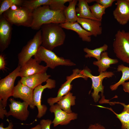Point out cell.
I'll use <instances>...</instances> for the list:
<instances>
[{"label":"cell","instance_id":"obj_1","mask_svg":"<svg viewBox=\"0 0 129 129\" xmlns=\"http://www.w3.org/2000/svg\"><path fill=\"white\" fill-rule=\"evenodd\" d=\"M40 29L42 31L41 46L44 48L52 51L55 48L64 44L66 35L59 23L44 24Z\"/></svg>","mask_w":129,"mask_h":129},{"label":"cell","instance_id":"obj_2","mask_svg":"<svg viewBox=\"0 0 129 129\" xmlns=\"http://www.w3.org/2000/svg\"><path fill=\"white\" fill-rule=\"evenodd\" d=\"M63 11L52 10L48 5L39 7L33 12V19L31 28L34 30H39L44 24L65 22V19Z\"/></svg>","mask_w":129,"mask_h":129},{"label":"cell","instance_id":"obj_3","mask_svg":"<svg viewBox=\"0 0 129 129\" xmlns=\"http://www.w3.org/2000/svg\"><path fill=\"white\" fill-rule=\"evenodd\" d=\"M34 58L39 64L42 61L46 64V66L52 69L59 65L72 66L76 65L70 59L57 56L54 53L41 46L34 56Z\"/></svg>","mask_w":129,"mask_h":129},{"label":"cell","instance_id":"obj_4","mask_svg":"<svg viewBox=\"0 0 129 129\" xmlns=\"http://www.w3.org/2000/svg\"><path fill=\"white\" fill-rule=\"evenodd\" d=\"M2 14L12 25L31 27L32 24L33 12L23 6H19L18 9L15 11L10 9Z\"/></svg>","mask_w":129,"mask_h":129},{"label":"cell","instance_id":"obj_5","mask_svg":"<svg viewBox=\"0 0 129 129\" xmlns=\"http://www.w3.org/2000/svg\"><path fill=\"white\" fill-rule=\"evenodd\" d=\"M115 38L113 43L114 53L119 59L129 64V32L119 30Z\"/></svg>","mask_w":129,"mask_h":129},{"label":"cell","instance_id":"obj_6","mask_svg":"<svg viewBox=\"0 0 129 129\" xmlns=\"http://www.w3.org/2000/svg\"><path fill=\"white\" fill-rule=\"evenodd\" d=\"M42 43V31L39 30L32 38L28 41L18 54V65H23L36 54Z\"/></svg>","mask_w":129,"mask_h":129},{"label":"cell","instance_id":"obj_7","mask_svg":"<svg viewBox=\"0 0 129 129\" xmlns=\"http://www.w3.org/2000/svg\"><path fill=\"white\" fill-rule=\"evenodd\" d=\"M21 66L18 65L12 71L0 80V100L4 108L6 106L9 98L12 96L15 86V80L19 76Z\"/></svg>","mask_w":129,"mask_h":129},{"label":"cell","instance_id":"obj_8","mask_svg":"<svg viewBox=\"0 0 129 129\" xmlns=\"http://www.w3.org/2000/svg\"><path fill=\"white\" fill-rule=\"evenodd\" d=\"M81 73L87 79L88 78L91 79V89H93V91L91 93V96L95 102H97L100 97L99 94V92H101V96H103L104 86L102 85V81L106 78L112 77L114 75V73L111 71H106L99 73L98 76H95L91 74V71L87 68L81 70Z\"/></svg>","mask_w":129,"mask_h":129},{"label":"cell","instance_id":"obj_9","mask_svg":"<svg viewBox=\"0 0 129 129\" xmlns=\"http://www.w3.org/2000/svg\"><path fill=\"white\" fill-rule=\"evenodd\" d=\"M46 82L45 85H39L33 90V102L35 106H36L38 109V113L37 117L38 118H40L45 114L48 109L46 105L41 104L42 92L46 88L51 89L55 88L56 86V81L54 79L49 78Z\"/></svg>","mask_w":129,"mask_h":129},{"label":"cell","instance_id":"obj_10","mask_svg":"<svg viewBox=\"0 0 129 129\" xmlns=\"http://www.w3.org/2000/svg\"><path fill=\"white\" fill-rule=\"evenodd\" d=\"M9 100L10 102L9 105L10 110L6 116H12L21 121H26L30 113L28 109V104L25 101L21 102L16 101L14 98H10Z\"/></svg>","mask_w":129,"mask_h":129},{"label":"cell","instance_id":"obj_11","mask_svg":"<svg viewBox=\"0 0 129 129\" xmlns=\"http://www.w3.org/2000/svg\"><path fill=\"white\" fill-rule=\"evenodd\" d=\"M49 111L54 114V118L52 123L54 127L59 125H67L71 121L76 119L77 118V113L72 112L67 113L62 109L57 103L50 106Z\"/></svg>","mask_w":129,"mask_h":129},{"label":"cell","instance_id":"obj_12","mask_svg":"<svg viewBox=\"0 0 129 129\" xmlns=\"http://www.w3.org/2000/svg\"><path fill=\"white\" fill-rule=\"evenodd\" d=\"M33 90L24 85L19 80L15 86L12 96L19 98L27 103L31 109L35 108L33 100Z\"/></svg>","mask_w":129,"mask_h":129},{"label":"cell","instance_id":"obj_13","mask_svg":"<svg viewBox=\"0 0 129 129\" xmlns=\"http://www.w3.org/2000/svg\"><path fill=\"white\" fill-rule=\"evenodd\" d=\"M4 17H0V51L3 52L10 43L12 28L11 25Z\"/></svg>","mask_w":129,"mask_h":129},{"label":"cell","instance_id":"obj_14","mask_svg":"<svg viewBox=\"0 0 129 129\" xmlns=\"http://www.w3.org/2000/svg\"><path fill=\"white\" fill-rule=\"evenodd\" d=\"M48 68L40 64L35 59L31 58L21 66L19 76L22 78L46 72Z\"/></svg>","mask_w":129,"mask_h":129},{"label":"cell","instance_id":"obj_15","mask_svg":"<svg viewBox=\"0 0 129 129\" xmlns=\"http://www.w3.org/2000/svg\"><path fill=\"white\" fill-rule=\"evenodd\" d=\"M116 1V7L113 12V16L120 24L125 25L129 21V2L127 0Z\"/></svg>","mask_w":129,"mask_h":129},{"label":"cell","instance_id":"obj_16","mask_svg":"<svg viewBox=\"0 0 129 129\" xmlns=\"http://www.w3.org/2000/svg\"><path fill=\"white\" fill-rule=\"evenodd\" d=\"M78 22L85 29L95 37L101 34L102 28L101 22L92 19L78 18Z\"/></svg>","mask_w":129,"mask_h":129},{"label":"cell","instance_id":"obj_17","mask_svg":"<svg viewBox=\"0 0 129 129\" xmlns=\"http://www.w3.org/2000/svg\"><path fill=\"white\" fill-rule=\"evenodd\" d=\"M51 75L46 72L22 78L21 82L33 90L44 82H46Z\"/></svg>","mask_w":129,"mask_h":129},{"label":"cell","instance_id":"obj_18","mask_svg":"<svg viewBox=\"0 0 129 129\" xmlns=\"http://www.w3.org/2000/svg\"><path fill=\"white\" fill-rule=\"evenodd\" d=\"M63 28L73 30L76 32L83 41L90 42L91 33L84 29L77 22H65L59 24Z\"/></svg>","mask_w":129,"mask_h":129},{"label":"cell","instance_id":"obj_19","mask_svg":"<svg viewBox=\"0 0 129 129\" xmlns=\"http://www.w3.org/2000/svg\"><path fill=\"white\" fill-rule=\"evenodd\" d=\"M118 62L117 59L110 58L108 56V52H104L102 53L100 59L99 60L94 61L93 64L98 67V72L100 73L106 71L110 67V65L117 64Z\"/></svg>","mask_w":129,"mask_h":129},{"label":"cell","instance_id":"obj_20","mask_svg":"<svg viewBox=\"0 0 129 129\" xmlns=\"http://www.w3.org/2000/svg\"><path fill=\"white\" fill-rule=\"evenodd\" d=\"M78 1L77 7L76 8L78 18L88 19L99 21L92 15L86 0H79Z\"/></svg>","mask_w":129,"mask_h":129},{"label":"cell","instance_id":"obj_21","mask_svg":"<svg viewBox=\"0 0 129 129\" xmlns=\"http://www.w3.org/2000/svg\"><path fill=\"white\" fill-rule=\"evenodd\" d=\"M76 97L70 92L63 96L57 103L60 108L68 113L72 112L71 106L75 105Z\"/></svg>","mask_w":129,"mask_h":129},{"label":"cell","instance_id":"obj_22","mask_svg":"<svg viewBox=\"0 0 129 129\" xmlns=\"http://www.w3.org/2000/svg\"><path fill=\"white\" fill-rule=\"evenodd\" d=\"M77 0H71L69 2V5L64 10L65 17V22H77L78 19L75 6L78 1Z\"/></svg>","mask_w":129,"mask_h":129},{"label":"cell","instance_id":"obj_23","mask_svg":"<svg viewBox=\"0 0 129 129\" xmlns=\"http://www.w3.org/2000/svg\"><path fill=\"white\" fill-rule=\"evenodd\" d=\"M81 70L77 68L73 70L72 73L70 75L66 76V81L60 86L61 88L66 92H70L72 87L71 83L74 80L79 78H83L85 80H87V79L81 73Z\"/></svg>","mask_w":129,"mask_h":129},{"label":"cell","instance_id":"obj_24","mask_svg":"<svg viewBox=\"0 0 129 129\" xmlns=\"http://www.w3.org/2000/svg\"><path fill=\"white\" fill-rule=\"evenodd\" d=\"M54 0H24L22 6L26 7L32 12L40 6L49 5Z\"/></svg>","mask_w":129,"mask_h":129},{"label":"cell","instance_id":"obj_25","mask_svg":"<svg viewBox=\"0 0 129 129\" xmlns=\"http://www.w3.org/2000/svg\"><path fill=\"white\" fill-rule=\"evenodd\" d=\"M117 71L118 72H121L122 75L118 81L110 86V88L112 91L116 90L119 85L125 82L126 81L129 80V67L123 64L119 65L118 66Z\"/></svg>","mask_w":129,"mask_h":129},{"label":"cell","instance_id":"obj_26","mask_svg":"<svg viewBox=\"0 0 129 129\" xmlns=\"http://www.w3.org/2000/svg\"><path fill=\"white\" fill-rule=\"evenodd\" d=\"M108 45L104 44L102 46L93 50L87 48H84L83 51L86 53L85 57L86 58L94 57L96 58L97 61L99 60L100 59L102 53L105 52L108 49Z\"/></svg>","mask_w":129,"mask_h":129},{"label":"cell","instance_id":"obj_27","mask_svg":"<svg viewBox=\"0 0 129 129\" xmlns=\"http://www.w3.org/2000/svg\"><path fill=\"white\" fill-rule=\"evenodd\" d=\"M98 107L107 108L112 111L119 120L122 124V129H129V113L123 111L120 114H117L112 110L111 108H108L102 106L97 105Z\"/></svg>","mask_w":129,"mask_h":129},{"label":"cell","instance_id":"obj_28","mask_svg":"<svg viewBox=\"0 0 129 129\" xmlns=\"http://www.w3.org/2000/svg\"><path fill=\"white\" fill-rule=\"evenodd\" d=\"M89 8L94 17L102 22V16L105 13L106 8L101 4L97 3L89 6Z\"/></svg>","mask_w":129,"mask_h":129},{"label":"cell","instance_id":"obj_29","mask_svg":"<svg viewBox=\"0 0 129 129\" xmlns=\"http://www.w3.org/2000/svg\"><path fill=\"white\" fill-rule=\"evenodd\" d=\"M23 0H4L1 1L0 7V15L10 9L13 5H16L18 6H22Z\"/></svg>","mask_w":129,"mask_h":129},{"label":"cell","instance_id":"obj_30","mask_svg":"<svg viewBox=\"0 0 129 129\" xmlns=\"http://www.w3.org/2000/svg\"><path fill=\"white\" fill-rule=\"evenodd\" d=\"M71 0H54V2L49 5L50 9L52 10L57 11L64 10L66 7L64 4L69 2Z\"/></svg>","mask_w":129,"mask_h":129},{"label":"cell","instance_id":"obj_31","mask_svg":"<svg viewBox=\"0 0 129 129\" xmlns=\"http://www.w3.org/2000/svg\"><path fill=\"white\" fill-rule=\"evenodd\" d=\"M51 120L49 119H42L40 121L41 129H50V126L52 124Z\"/></svg>","mask_w":129,"mask_h":129},{"label":"cell","instance_id":"obj_32","mask_svg":"<svg viewBox=\"0 0 129 129\" xmlns=\"http://www.w3.org/2000/svg\"><path fill=\"white\" fill-rule=\"evenodd\" d=\"M115 0H96V3L99 4L105 8L111 6Z\"/></svg>","mask_w":129,"mask_h":129},{"label":"cell","instance_id":"obj_33","mask_svg":"<svg viewBox=\"0 0 129 129\" xmlns=\"http://www.w3.org/2000/svg\"><path fill=\"white\" fill-rule=\"evenodd\" d=\"M6 62L4 55L1 54L0 55V70L2 71L5 70Z\"/></svg>","mask_w":129,"mask_h":129},{"label":"cell","instance_id":"obj_34","mask_svg":"<svg viewBox=\"0 0 129 129\" xmlns=\"http://www.w3.org/2000/svg\"><path fill=\"white\" fill-rule=\"evenodd\" d=\"M2 105L1 100H0V118L3 119L6 116L7 112L6 110L4 109Z\"/></svg>","mask_w":129,"mask_h":129},{"label":"cell","instance_id":"obj_35","mask_svg":"<svg viewBox=\"0 0 129 129\" xmlns=\"http://www.w3.org/2000/svg\"><path fill=\"white\" fill-rule=\"evenodd\" d=\"M105 102H106V103H111V104H119L124 107V108L123 111H125L126 112L129 113V104L128 105H126L124 103H121L119 102H109L108 101H105Z\"/></svg>","mask_w":129,"mask_h":129},{"label":"cell","instance_id":"obj_36","mask_svg":"<svg viewBox=\"0 0 129 129\" xmlns=\"http://www.w3.org/2000/svg\"><path fill=\"white\" fill-rule=\"evenodd\" d=\"M88 129H105V128L103 126L97 124H91L89 126Z\"/></svg>","mask_w":129,"mask_h":129},{"label":"cell","instance_id":"obj_37","mask_svg":"<svg viewBox=\"0 0 129 129\" xmlns=\"http://www.w3.org/2000/svg\"><path fill=\"white\" fill-rule=\"evenodd\" d=\"M122 85L123 87V89L124 91L129 93V81L128 82H124L123 83Z\"/></svg>","mask_w":129,"mask_h":129},{"label":"cell","instance_id":"obj_38","mask_svg":"<svg viewBox=\"0 0 129 129\" xmlns=\"http://www.w3.org/2000/svg\"><path fill=\"white\" fill-rule=\"evenodd\" d=\"M13 124L11 122H9L8 126L5 128L4 127V124L3 123H1L0 124V129H13Z\"/></svg>","mask_w":129,"mask_h":129},{"label":"cell","instance_id":"obj_39","mask_svg":"<svg viewBox=\"0 0 129 129\" xmlns=\"http://www.w3.org/2000/svg\"><path fill=\"white\" fill-rule=\"evenodd\" d=\"M19 6L16 5H12L10 8L11 10L12 11H15L17 10Z\"/></svg>","mask_w":129,"mask_h":129},{"label":"cell","instance_id":"obj_40","mask_svg":"<svg viewBox=\"0 0 129 129\" xmlns=\"http://www.w3.org/2000/svg\"><path fill=\"white\" fill-rule=\"evenodd\" d=\"M30 129H41V126L40 124H38L34 127L31 128Z\"/></svg>","mask_w":129,"mask_h":129},{"label":"cell","instance_id":"obj_41","mask_svg":"<svg viewBox=\"0 0 129 129\" xmlns=\"http://www.w3.org/2000/svg\"><path fill=\"white\" fill-rule=\"evenodd\" d=\"M87 3H90L93 2L95 1L96 0H86Z\"/></svg>","mask_w":129,"mask_h":129},{"label":"cell","instance_id":"obj_42","mask_svg":"<svg viewBox=\"0 0 129 129\" xmlns=\"http://www.w3.org/2000/svg\"><path fill=\"white\" fill-rule=\"evenodd\" d=\"M127 0L129 2V0Z\"/></svg>","mask_w":129,"mask_h":129}]
</instances>
